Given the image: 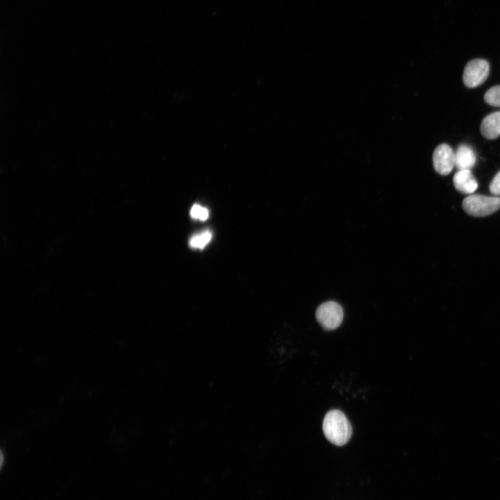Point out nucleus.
I'll use <instances>...</instances> for the list:
<instances>
[{
  "label": "nucleus",
  "instance_id": "obj_8",
  "mask_svg": "<svg viewBox=\"0 0 500 500\" xmlns=\"http://www.w3.org/2000/svg\"><path fill=\"white\" fill-rule=\"evenodd\" d=\"M481 132L489 140L496 139L500 135V111L492 112L483 119Z\"/></svg>",
  "mask_w": 500,
  "mask_h": 500
},
{
  "label": "nucleus",
  "instance_id": "obj_1",
  "mask_svg": "<svg viewBox=\"0 0 500 500\" xmlns=\"http://www.w3.org/2000/svg\"><path fill=\"white\" fill-rule=\"evenodd\" d=\"M322 428L326 439L336 446L346 444L352 434L349 421L339 410H331L326 414Z\"/></svg>",
  "mask_w": 500,
  "mask_h": 500
},
{
  "label": "nucleus",
  "instance_id": "obj_4",
  "mask_svg": "<svg viewBox=\"0 0 500 500\" xmlns=\"http://www.w3.org/2000/svg\"><path fill=\"white\" fill-rule=\"evenodd\" d=\"M489 72L490 65L487 60L480 58L472 60L464 69L463 83L467 88H476L487 79Z\"/></svg>",
  "mask_w": 500,
  "mask_h": 500
},
{
  "label": "nucleus",
  "instance_id": "obj_12",
  "mask_svg": "<svg viewBox=\"0 0 500 500\" xmlns=\"http://www.w3.org/2000/svg\"><path fill=\"white\" fill-rule=\"evenodd\" d=\"M490 191L492 194L500 195V171L496 174L490 185Z\"/></svg>",
  "mask_w": 500,
  "mask_h": 500
},
{
  "label": "nucleus",
  "instance_id": "obj_10",
  "mask_svg": "<svg viewBox=\"0 0 500 500\" xmlns=\"http://www.w3.org/2000/svg\"><path fill=\"white\" fill-rule=\"evenodd\" d=\"M485 101L492 106H500V85L490 88L484 95Z\"/></svg>",
  "mask_w": 500,
  "mask_h": 500
},
{
  "label": "nucleus",
  "instance_id": "obj_7",
  "mask_svg": "<svg viewBox=\"0 0 500 500\" xmlns=\"http://www.w3.org/2000/svg\"><path fill=\"white\" fill-rule=\"evenodd\" d=\"M476 160L474 151L467 144H460L455 152V166L458 170L471 169Z\"/></svg>",
  "mask_w": 500,
  "mask_h": 500
},
{
  "label": "nucleus",
  "instance_id": "obj_3",
  "mask_svg": "<svg viewBox=\"0 0 500 500\" xmlns=\"http://www.w3.org/2000/svg\"><path fill=\"white\" fill-rule=\"evenodd\" d=\"M316 319L321 326L326 330L331 331L337 328L343 320V310L335 301H327L321 304L315 313Z\"/></svg>",
  "mask_w": 500,
  "mask_h": 500
},
{
  "label": "nucleus",
  "instance_id": "obj_9",
  "mask_svg": "<svg viewBox=\"0 0 500 500\" xmlns=\"http://www.w3.org/2000/svg\"><path fill=\"white\" fill-rule=\"evenodd\" d=\"M212 233L210 230H204L200 233L194 235L189 241L192 248L203 249L211 240Z\"/></svg>",
  "mask_w": 500,
  "mask_h": 500
},
{
  "label": "nucleus",
  "instance_id": "obj_5",
  "mask_svg": "<svg viewBox=\"0 0 500 500\" xmlns=\"http://www.w3.org/2000/svg\"><path fill=\"white\" fill-rule=\"evenodd\" d=\"M433 163L438 174L447 175L455 167V152L447 144H439L434 150Z\"/></svg>",
  "mask_w": 500,
  "mask_h": 500
},
{
  "label": "nucleus",
  "instance_id": "obj_6",
  "mask_svg": "<svg viewBox=\"0 0 500 500\" xmlns=\"http://www.w3.org/2000/svg\"><path fill=\"white\" fill-rule=\"evenodd\" d=\"M456 189L465 194H472L478 188V182L470 169L458 170L453 178Z\"/></svg>",
  "mask_w": 500,
  "mask_h": 500
},
{
  "label": "nucleus",
  "instance_id": "obj_2",
  "mask_svg": "<svg viewBox=\"0 0 500 500\" xmlns=\"http://www.w3.org/2000/svg\"><path fill=\"white\" fill-rule=\"evenodd\" d=\"M465 211L474 217H485L500 208V198L482 194H469L462 202Z\"/></svg>",
  "mask_w": 500,
  "mask_h": 500
},
{
  "label": "nucleus",
  "instance_id": "obj_11",
  "mask_svg": "<svg viewBox=\"0 0 500 500\" xmlns=\"http://www.w3.org/2000/svg\"><path fill=\"white\" fill-rule=\"evenodd\" d=\"M190 215L194 219L205 221L208 219L209 212L207 208L198 204H194L190 210Z\"/></svg>",
  "mask_w": 500,
  "mask_h": 500
}]
</instances>
